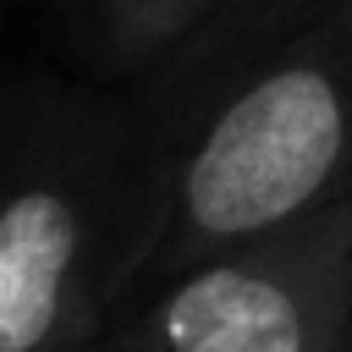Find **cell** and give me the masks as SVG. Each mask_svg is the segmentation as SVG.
Returning <instances> with one entry per match:
<instances>
[{
    "instance_id": "obj_1",
    "label": "cell",
    "mask_w": 352,
    "mask_h": 352,
    "mask_svg": "<svg viewBox=\"0 0 352 352\" xmlns=\"http://www.w3.org/2000/svg\"><path fill=\"white\" fill-rule=\"evenodd\" d=\"M341 198H352V0H336L143 170L121 308L220 248Z\"/></svg>"
},
{
    "instance_id": "obj_2",
    "label": "cell",
    "mask_w": 352,
    "mask_h": 352,
    "mask_svg": "<svg viewBox=\"0 0 352 352\" xmlns=\"http://www.w3.org/2000/svg\"><path fill=\"white\" fill-rule=\"evenodd\" d=\"M143 138L44 99L0 148V352H88L121 314Z\"/></svg>"
},
{
    "instance_id": "obj_3",
    "label": "cell",
    "mask_w": 352,
    "mask_h": 352,
    "mask_svg": "<svg viewBox=\"0 0 352 352\" xmlns=\"http://www.w3.org/2000/svg\"><path fill=\"white\" fill-rule=\"evenodd\" d=\"M352 198L270 226L126 302L88 352H346Z\"/></svg>"
},
{
    "instance_id": "obj_4",
    "label": "cell",
    "mask_w": 352,
    "mask_h": 352,
    "mask_svg": "<svg viewBox=\"0 0 352 352\" xmlns=\"http://www.w3.org/2000/svg\"><path fill=\"white\" fill-rule=\"evenodd\" d=\"M336 0H214L198 28L143 77L148 82V126L143 170L176 154L275 50L308 33Z\"/></svg>"
},
{
    "instance_id": "obj_5",
    "label": "cell",
    "mask_w": 352,
    "mask_h": 352,
    "mask_svg": "<svg viewBox=\"0 0 352 352\" xmlns=\"http://www.w3.org/2000/svg\"><path fill=\"white\" fill-rule=\"evenodd\" d=\"M214 0H94V55L104 72L148 77Z\"/></svg>"
},
{
    "instance_id": "obj_6",
    "label": "cell",
    "mask_w": 352,
    "mask_h": 352,
    "mask_svg": "<svg viewBox=\"0 0 352 352\" xmlns=\"http://www.w3.org/2000/svg\"><path fill=\"white\" fill-rule=\"evenodd\" d=\"M346 352H352V341H346Z\"/></svg>"
}]
</instances>
